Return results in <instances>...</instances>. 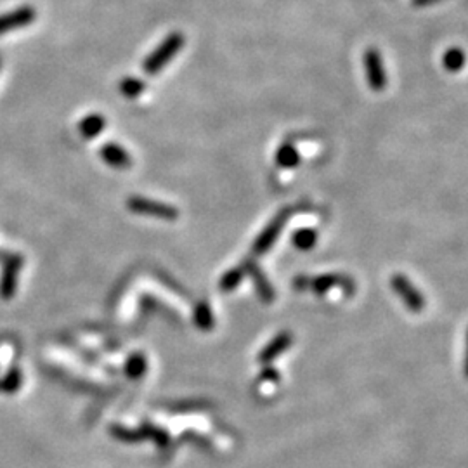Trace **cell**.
Wrapping results in <instances>:
<instances>
[{"instance_id": "obj_1", "label": "cell", "mask_w": 468, "mask_h": 468, "mask_svg": "<svg viewBox=\"0 0 468 468\" xmlns=\"http://www.w3.org/2000/svg\"><path fill=\"white\" fill-rule=\"evenodd\" d=\"M183 45H184V35L180 33V31H174V33L167 35V38H165V40L161 42V44L156 47L146 59H144L143 62L144 73L156 75L158 72H161V70L167 66V62L170 61L180 49H183Z\"/></svg>"}, {"instance_id": "obj_2", "label": "cell", "mask_w": 468, "mask_h": 468, "mask_svg": "<svg viewBox=\"0 0 468 468\" xmlns=\"http://www.w3.org/2000/svg\"><path fill=\"white\" fill-rule=\"evenodd\" d=\"M127 208L132 214L149 215V217L168 220V222L177 220V217H179V210L175 207L158 202V200L144 198V196H132V198H129Z\"/></svg>"}, {"instance_id": "obj_3", "label": "cell", "mask_w": 468, "mask_h": 468, "mask_svg": "<svg viewBox=\"0 0 468 468\" xmlns=\"http://www.w3.org/2000/svg\"><path fill=\"white\" fill-rule=\"evenodd\" d=\"M292 212H293L292 208L286 207L283 208V210H279L278 214L274 215V219H271V222L263 227L262 233L259 234L257 239L254 241L251 250H254L255 255H263L271 250V246L278 241L279 234H281L283 227H285L286 222H288Z\"/></svg>"}, {"instance_id": "obj_4", "label": "cell", "mask_w": 468, "mask_h": 468, "mask_svg": "<svg viewBox=\"0 0 468 468\" xmlns=\"http://www.w3.org/2000/svg\"><path fill=\"white\" fill-rule=\"evenodd\" d=\"M364 73L369 89L381 92L387 87V72L383 68V61L375 47H369L364 53Z\"/></svg>"}, {"instance_id": "obj_5", "label": "cell", "mask_w": 468, "mask_h": 468, "mask_svg": "<svg viewBox=\"0 0 468 468\" xmlns=\"http://www.w3.org/2000/svg\"><path fill=\"white\" fill-rule=\"evenodd\" d=\"M391 285L392 288H394V292L403 298L408 309L413 310V312H420V310L423 309L425 302L422 293L411 285L410 279L406 276H403V274H394L391 279Z\"/></svg>"}, {"instance_id": "obj_6", "label": "cell", "mask_w": 468, "mask_h": 468, "mask_svg": "<svg viewBox=\"0 0 468 468\" xmlns=\"http://www.w3.org/2000/svg\"><path fill=\"white\" fill-rule=\"evenodd\" d=\"M309 288H312L317 295H325L332 288H342L347 295L354 293V283L351 278L342 276V274H322V276L310 279Z\"/></svg>"}, {"instance_id": "obj_7", "label": "cell", "mask_w": 468, "mask_h": 468, "mask_svg": "<svg viewBox=\"0 0 468 468\" xmlns=\"http://www.w3.org/2000/svg\"><path fill=\"white\" fill-rule=\"evenodd\" d=\"M243 269H245V273L251 278V281H254L255 288H257L259 295L263 298V302H267V304L273 302L274 290H273V286H271V283L267 281L266 274H263V271L261 269V267H259L254 261H246L245 263H243Z\"/></svg>"}, {"instance_id": "obj_8", "label": "cell", "mask_w": 468, "mask_h": 468, "mask_svg": "<svg viewBox=\"0 0 468 468\" xmlns=\"http://www.w3.org/2000/svg\"><path fill=\"white\" fill-rule=\"evenodd\" d=\"M101 156H103L106 163L111 165V167L115 168H129L132 165V160L131 156H129V153L115 143L104 144L103 149H101Z\"/></svg>"}, {"instance_id": "obj_9", "label": "cell", "mask_w": 468, "mask_h": 468, "mask_svg": "<svg viewBox=\"0 0 468 468\" xmlns=\"http://www.w3.org/2000/svg\"><path fill=\"white\" fill-rule=\"evenodd\" d=\"M300 153L290 141H285L276 151V163L281 168H297L300 165Z\"/></svg>"}, {"instance_id": "obj_10", "label": "cell", "mask_w": 468, "mask_h": 468, "mask_svg": "<svg viewBox=\"0 0 468 468\" xmlns=\"http://www.w3.org/2000/svg\"><path fill=\"white\" fill-rule=\"evenodd\" d=\"M317 239H320V234H317V231L312 229V227H302V229L295 231L292 236V243L295 245V249L302 251L312 250L314 245L317 243Z\"/></svg>"}, {"instance_id": "obj_11", "label": "cell", "mask_w": 468, "mask_h": 468, "mask_svg": "<svg viewBox=\"0 0 468 468\" xmlns=\"http://www.w3.org/2000/svg\"><path fill=\"white\" fill-rule=\"evenodd\" d=\"M442 61L447 72H459V70L463 68V65H465V54H463V50L459 49V47H451V49H447V53L444 54Z\"/></svg>"}, {"instance_id": "obj_12", "label": "cell", "mask_w": 468, "mask_h": 468, "mask_svg": "<svg viewBox=\"0 0 468 468\" xmlns=\"http://www.w3.org/2000/svg\"><path fill=\"white\" fill-rule=\"evenodd\" d=\"M144 89H146V85H144V82L139 80V78L127 77L120 82V92L124 94L125 97H129V99L139 97L141 94L144 92Z\"/></svg>"}, {"instance_id": "obj_13", "label": "cell", "mask_w": 468, "mask_h": 468, "mask_svg": "<svg viewBox=\"0 0 468 468\" xmlns=\"http://www.w3.org/2000/svg\"><path fill=\"white\" fill-rule=\"evenodd\" d=\"M243 276H245V269H243V266L234 267V269H229L222 278H220V281H219L220 290H222V292H231V290H234L236 286L241 283Z\"/></svg>"}, {"instance_id": "obj_14", "label": "cell", "mask_w": 468, "mask_h": 468, "mask_svg": "<svg viewBox=\"0 0 468 468\" xmlns=\"http://www.w3.org/2000/svg\"><path fill=\"white\" fill-rule=\"evenodd\" d=\"M104 129V118L101 115H89L80 124V131L85 137H96Z\"/></svg>"}, {"instance_id": "obj_15", "label": "cell", "mask_w": 468, "mask_h": 468, "mask_svg": "<svg viewBox=\"0 0 468 468\" xmlns=\"http://www.w3.org/2000/svg\"><path fill=\"white\" fill-rule=\"evenodd\" d=\"M290 342H292V335H290V333H281V335H279L276 340H274L273 344H271L269 347L262 352V359L263 361L271 359V357H274L276 354L285 351V349L290 345Z\"/></svg>"}, {"instance_id": "obj_16", "label": "cell", "mask_w": 468, "mask_h": 468, "mask_svg": "<svg viewBox=\"0 0 468 468\" xmlns=\"http://www.w3.org/2000/svg\"><path fill=\"white\" fill-rule=\"evenodd\" d=\"M196 325L203 330H210L214 326V317H212V310L208 308V304H200L196 308Z\"/></svg>"}, {"instance_id": "obj_17", "label": "cell", "mask_w": 468, "mask_h": 468, "mask_svg": "<svg viewBox=\"0 0 468 468\" xmlns=\"http://www.w3.org/2000/svg\"><path fill=\"white\" fill-rule=\"evenodd\" d=\"M295 288L297 290H308L309 288V283H310V279L309 278H302V276H298V278H295Z\"/></svg>"}]
</instances>
